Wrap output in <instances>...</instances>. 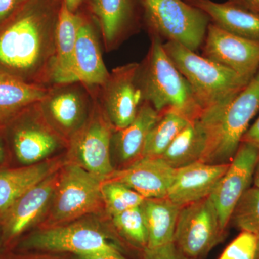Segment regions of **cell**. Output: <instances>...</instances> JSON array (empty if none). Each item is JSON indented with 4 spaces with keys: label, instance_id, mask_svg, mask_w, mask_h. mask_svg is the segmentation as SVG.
I'll list each match as a JSON object with an SVG mask.
<instances>
[{
    "label": "cell",
    "instance_id": "18",
    "mask_svg": "<svg viewBox=\"0 0 259 259\" xmlns=\"http://www.w3.org/2000/svg\"><path fill=\"white\" fill-rule=\"evenodd\" d=\"M82 16L61 3L56 27L55 50L51 68V85L78 82L74 74V53Z\"/></svg>",
    "mask_w": 259,
    "mask_h": 259
},
{
    "label": "cell",
    "instance_id": "39",
    "mask_svg": "<svg viewBox=\"0 0 259 259\" xmlns=\"http://www.w3.org/2000/svg\"><path fill=\"white\" fill-rule=\"evenodd\" d=\"M253 183H254V187L259 188V159L255 168L254 177H253Z\"/></svg>",
    "mask_w": 259,
    "mask_h": 259
},
{
    "label": "cell",
    "instance_id": "13",
    "mask_svg": "<svg viewBox=\"0 0 259 259\" xmlns=\"http://www.w3.org/2000/svg\"><path fill=\"white\" fill-rule=\"evenodd\" d=\"M203 56L251 79L259 69V42L244 38L209 24Z\"/></svg>",
    "mask_w": 259,
    "mask_h": 259
},
{
    "label": "cell",
    "instance_id": "30",
    "mask_svg": "<svg viewBox=\"0 0 259 259\" xmlns=\"http://www.w3.org/2000/svg\"><path fill=\"white\" fill-rule=\"evenodd\" d=\"M112 220L116 228L122 234L136 244L146 248L148 231L141 206L112 216Z\"/></svg>",
    "mask_w": 259,
    "mask_h": 259
},
{
    "label": "cell",
    "instance_id": "23",
    "mask_svg": "<svg viewBox=\"0 0 259 259\" xmlns=\"http://www.w3.org/2000/svg\"><path fill=\"white\" fill-rule=\"evenodd\" d=\"M208 141V129L199 117L181 131L161 158L176 169L201 161Z\"/></svg>",
    "mask_w": 259,
    "mask_h": 259
},
{
    "label": "cell",
    "instance_id": "15",
    "mask_svg": "<svg viewBox=\"0 0 259 259\" xmlns=\"http://www.w3.org/2000/svg\"><path fill=\"white\" fill-rule=\"evenodd\" d=\"M58 171L53 174L17 199L0 218L5 240L21 235L42 215L55 194L59 180Z\"/></svg>",
    "mask_w": 259,
    "mask_h": 259
},
{
    "label": "cell",
    "instance_id": "40",
    "mask_svg": "<svg viewBox=\"0 0 259 259\" xmlns=\"http://www.w3.org/2000/svg\"><path fill=\"white\" fill-rule=\"evenodd\" d=\"M254 259H259V236H258V246H257L256 253H255Z\"/></svg>",
    "mask_w": 259,
    "mask_h": 259
},
{
    "label": "cell",
    "instance_id": "26",
    "mask_svg": "<svg viewBox=\"0 0 259 259\" xmlns=\"http://www.w3.org/2000/svg\"><path fill=\"white\" fill-rule=\"evenodd\" d=\"M159 117V112L144 102L134 121L125 128L117 130L115 136L112 135L122 161H131L141 156L148 135Z\"/></svg>",
    "mask_w": 259,
    "mask_h": 259
},
{
    "label": "cell",
    "instance_id": "28",
    "mask_svg": "<svg viewBox=\"0 0 259 259\" xmlns=\"http://www.w3.org/2000/svg\"><path fill=\"white\" fill-rule=\"evenodd\" d=\"M101 192L103 202L112 216L140 207L145 200L142 196L132 189L115 180L102 182Z\"/></svg>",
    "mask_w": 259,
    "mask_h": 259
},
{
    "label": "cell",
    "instance_id": "29",
    "mask_svg": "<svg viewBox=\"0 0 259 259\" xmlns=\"http://www.w3.org/2000/svg\"><path fill=\"white\" fill-rule=\"evenodd\" d=\"M235 226L242 231L259 236V188L250 187L242 196L232 214Z\"/></svg>",
    "mask_w": 259,
    "mask_h": 259
},
{
    "label": "cell",
    "instance_id": "37",
    "mask_svg": "<svg viewBox=\"0 0 259 259\" xmlns=\"http://www.w3.org/2000/svg\"><path fill=\"white\" fill-rule=\"evenodd\" d=\"M61 3H64L71 12L77 13L80 6L84 3L85 0H60Z\"/></svg>",
    "mask_w": 259,
    "mask_h": 259
},
{
    "label": "cell",
    "instance_id": "24",
    "mask_svg": "<svg viewBox=\"0 0 259 259\" xmlns=\"http://www.w3.org/2000/svg\"><path fill=\"white\" fill-rule=\"evenodd\" d=\"M48 89L0 72V128L24 110L40 102Z\"/></svg>",
    "mask_w": 259,
    "mask_h": 259
},
{
    "label": "cell",
    "instance_id": "27",
    "mask_svg": "<svg viewBox=\"0 0 259 259\" xmlns=\"http://www.w3.org/2000/svg\"><path fill=\"white\" fill-rule=\"evenodd\" d=\"M190 122L189 119L176 111L162 112L148 135L141 157H161Z\"/></svg>",
    "mask_w": 259,
    "mask_h": 259
},
{
    "label": "cell",
    "instance_id": "36",
    "mask_svg": "<svg viewBox=\"0 0 259 259\" xmlns=\"http://www.w3.org/2000/svg\"><path fill=\"white\" fill-rule=\"evenodd\" d=\"M230 2L259 14V0H230Z\"/></svg>",
    "mask_w": 259,
    "mask_h": 259
},
{
    "label": "cell",
    "instance_id": "9",
    "mask_svg": "<svg viewBox=\"0 0 259 259\" xmlns=\"http://www.w3.org/2000/svg\"><path fill=\"white\" fill-rule=\"evenodd\" d=\"M95 97V88L81 82L54 84L37 105L42 115L71 139L88 121Z\"/></svg>",
    "mask_w": 259,
    "mask_h": 259
},
{
    "label": "cell",
    "instance_id": "1",
    "mask_svg": "<svg viewBox=\"0 0 259 259\" xmlns=\"http://www.w3.org/2000/svg\"><path fill=\"white\" fill-rule=\"evenodd\" d=\"M60 0H30L0 25V72L50 87Z\"/></svg>",
    "mask_w": 259,
    "mask_h": 259
},
{
    "label": "cell",
    "instance_id": "21",
    "mask_svg": "<svg viewBox=\"0 0 259 259\" xmlns=\"http://www.w3.org/2000/svg\"><path fill=\"white\" fill-rule=\"evenodd\" d=\"M61 163L47 161L0 170V218L25 192L58 171Z\"/></svg>",
    "mask_w": 259,
    "mask_h": 259
},
{
    "label": "cell",
    "instance_id": "35",
    "mask_svg": "<svg viewBox=\"0 0 259 259\" xmlns=\"http://www.w3.org/2000/svg\"><path fill=\"white\" fill-rule=\"evenodd\" d=\"M79 257L81 259H126L117 251V250L100 252Z\"/></svg>",
    "mask_w": 259,
    "mask_h": 259
},
{
    "label": "cell",
    "instance_id": "2",
    "mask_svg": "<svg viewBox=\"0 0 259 259\" xmlns=\"http://www.w3.org/2000/svg\"><path fill=\"white\" fill-rule=\"evenodd\" d=\"M161 38L153 35L151 47L140 64L139 81L144 102L160 114L173 110L190 121L202 115L190 83L167 55Z\"/></svg>",
    "mask_w": 259,
    "mask_h": 259
},
{
    "label": "cell",
    "instance_id": "32",
    "mask_svg": "<svg viewBox=\"0 0 259 259\" xmlns=\"http://www.w3.org/2000/svg\"><path fill=\"white\" fill-rule=\"evenodd\" d=\"M182 258L183 256L177 249L175 243L163 245L153 249L146 248L145 259H182Z\"/></svg>",
    "mask_w": 259,
    "mask_h": 259
},
{
    "label": "cell",
    "instance_id": "11",
    "mask_svg": "<svg viewBox=\"0 0 259 259\" xmlns=\"http://www.w3.org/2000/svg\"><path fill=\"white\" fill-rule=\"evenodd\" d=\"M258 159V148L248 143H241L226 173L209 196L223 231L242 196L250 188Z\"/></svg>",
    "mask_w": 259,
    "mask_h": 259
},
{
    "label": "cell",
    "instance_id": "34",
    "mask_svg": "<svg viewBox=\"0 0 259 259\" xmlns=\"http://www.w3.org/2000/svg\"><path fill=\"white\" fill-rule=\"evenodd\" d=\"M242 142L248 143L259 148V117L255 123L246 131L242 139Z\"/></svg>",
    "mask_w": 259,
    "mask_h": 259
},
{
    "label": "cell",
    "instance_id": "4",
    "mask_svg": "<svg viewBox=\"0 0 259 259\" xmlns=\"http://www.w3.org/2000/svg\"><path fill=\"white\" fill-rule=\"evenodd\" d=\"M259 111V69L245 88L207 127L209 141L202 162L231 163L252 119Z\"/></svg>",
    "mask_w": 259,
    "mask_h": 259
},
{
    "label": "cell",
    "instance_id": "33",
    "mask_svg": "<svg viewBox=\"0 0 259 259\" xmlns=\"http://www.w3.org/2000/svg\"><path fill=\"white\" fill-rule=\"evenodd\" d=\"M30 0H0V25L11 18Z\"/></svg>",
    "mask_w": 259,
    "mask_h": 259
},
{
    "label": "cell",
    "instance_id": "3",
    "mask_svg": "<svg viewBox=\"0 0 259 259\" xmlns=\"http://www.w3.org/2000/svg\"><path fill=\"white\" fill-rule=\"evenodd\" d=\"M163 46L167 55L190 83L202 115L225 110L251 80L176 42L167 41Z\"/></svg>",
    "mask_w": 259,
    "mask_h": 259
},
{
    "label": "cell",
    "instance_id": "8",
    "mask_svg": "<svg viewBox=\"0 0 259 259\" xmlns=\"http://www.w3.org/2000/svg\"><path fill=\"white\" fill-rule=\"evenodd\" d=\"M223 232L209 197L181 208L174 243L182 256L198 259L219 241Z\"/></svg>",
    "mask_w": 259,
    "mask_h": 259
},
{
    "label": "cell",
    "instance_id": "22",
    "mask_svg": "<svg viewBox=\"0 0 259 259\" xmlns=\"http://www.w3.org/2000/svg\"><path fill=\"white\" fill-rule=\"evenodd\" d=\"M141 207L148 231V244L146 248L153 249L174 243L182 207L167 197L146 199Z\"/></svg>",
    "mask_w": 259,
    "mask_h": 259
},
{
    "label": "cell",
    "instance_id": "17",
    "mask_svg": "<svg viewBox=\"0 0 259 259\" xmlns=\"http://www.w3.org/2000/svg\"><path fill=\"white\" fill-rule=\"evenodd\" d=\"M229 165L197 161L177 168L167 198L183 207L209 197Z\"/></svg>",
    "mask_w": 259,
    "mask_h": 259
},
{
    "label": "cell",
    "instance_id": "10",
    "mask_svg": "<svg viewBox=\"0 0 259 259\" xmlns=\"http://www.w3.org/2000/svg\"><path fill=\"white\" fill-rule=\"evenodd\" d=\"M139 69L138 63L116 68L104 84L97 88L100 105L116 130L128 126L144 102L139 81Z\"/></svg>",
    "mask_w": 259,
    "mask_h": 259
},
{
    "label": "cell",
    "instance_id": "19",
    "mask_svg": "<svg viewBox=\"0 0 259 259\" xmlns=\"http://www.w3.org/2000/svg\"><path fill=\"white\" fill-rule=\"evenodd\" d=\"M74 74L78 82L91 89L100 88L110 75L102 59L96 30L83 16L75 47Z\"/></svg>",
    "mask_w": 259,
    "mask_h": 259
},
{
    "label": "cell",
    "instance_id": "6",
    "mask_svg": "<svg viewBox=\"0 0 259 259\" xmlns=\"http://www.w3.org/2000/svg\"><path fill=\"white\" fill-rule=\"evenodd\" d=\"M95 102L88 121L70 139V153L79 165L102 182L114 172L110 158L112 126L100 105Z\"/></svg>",
    "mask_w": 259,
    "mask_h": 259
},
{
    "label": "cell",
    "instance_id": "7",
    "mask_svg": "<svg viewBox=\"0 0 259 259\" xmlns=\"http://www.w3.org/2000/svg\"><path fill=\"white\" fill-rule=\"evenodd\" d=\"M102 181L76 163L65 166L53 197V221L66 222L95 212L103 202Z\"/></svg>",
    "mask_w": 259,
    "mask_h": 259
},
{
    "label": "cell",
    "instance_id": "14",
    "mask_svg": "<svg viewBox=\"0 0 259 259\" xmlns=\"http://www.w3.org/2000/svg\"><path fill=\"white\" fill-rule=\"evenodd\" d=\"M23 245L28 248L69 252L79 256L117 250L101 231L86 223L49 228L33 235Z\"/></svg>",
    "mask_w": 259,
    "mask_h": 259
},
{
    "label": "cell",
    "instance_id": "16",
    "mask_svg": "<svg viewBox=\"0 0 259 259\" xmlns=\"http://www.w3.org/2000/svg\"><path fill=\"white\" fill-rule=\"evenodd\" d=\"M176 171L161 157H141L128 168L114 171L107 180L124 184L145 199L165 198Z\"/></svg>",
    "mask_w": 259,
    "mask_h": 259
},
{
    "label": "cell",
    "instance_id": "5",
    "mask_svg": "<svg viewBox=\"0 0 259 259\" xmlns=\"http://www.w3.org/2000/svg\"><path fill=\"white\" fill-rule=\"evenodd\" d=\"M153 35L195 52L203 44L210 20L202 10L182 0H142Z\"/></svg>",
    "mask_w": 259,
    "mask_h": 259
},
{
    "label": "cell",
    "instance_id": "38",
    "mask_svg": "<svg viewBox=\"0 0 259 259\" xmlns=\"http://www.w3.org/2000/svg\"><path fill=\"white\" fill-rule=\"evenodd\" d=\"M2 131H3V129L0 128V163H3L5 160V156H6L5 144L4 142H3V136L1 135Z\"/></svg>",
    "mask_w": 259,
    "mask_h": 259
},
{
    "label": "cell",
    "instance_id": "20",
    "mask_svg": "<svg viewBox=\"0 0 259 259\" xmlns=\"http://www.w3.org/2000/svg\"><path fill=\"white\" fill-rule=\"evenodd\" d=\"M204 12L223 30L238 36L259 42V14L231 2L218 3L212 0H186Z\"/></svg>",
    "mask_w": 259,
    "mask_h": 259
},
{
    "label": "cell",
    "instance_id": "31",
    "mask_svg": "<svg viewBox=\"0 0 259 259\" xmlns=\"http://www.w3.org/2000/svg\"><path fill=\"white\" fill-rule=\"evenodd\" d=\"M258 242V235L242 231L223 250L218 259H254Z\"/></svg>",
    "mask_w": 259,
    "mask_h": 259
},
{
    "label": "cell",
    "instance_id": "25",
    "mask_svg": "<svg viewBox=\"0 0 259 259\" xmlns=\"http://www.w3.org/2000/svg\"><path fill=\"white\" fill-rule=\"evenodd\" d=\"M107 51L115 49L125 35L131 20V0H90Z\"/></svg>",
    "mask_w": 259,
    "mask_h": 259
},
{
    "label": "cell",
    "instance_id": "12",
    "mask_svg": "<svg viewBox=\"0 0 259 259\" xmlns=\"http://www.w3.org/2000/svg\"><path fill=\"white\" fill-rule=\"evenodd\" d=\"M35 106L34 104L24 110L3 128L15 157L25 166L38 163L59 146V140L53 131L33 117Z\"/></svg>",
    "mask_w": 259,
    "mask_h": 259
}]
</instances>
